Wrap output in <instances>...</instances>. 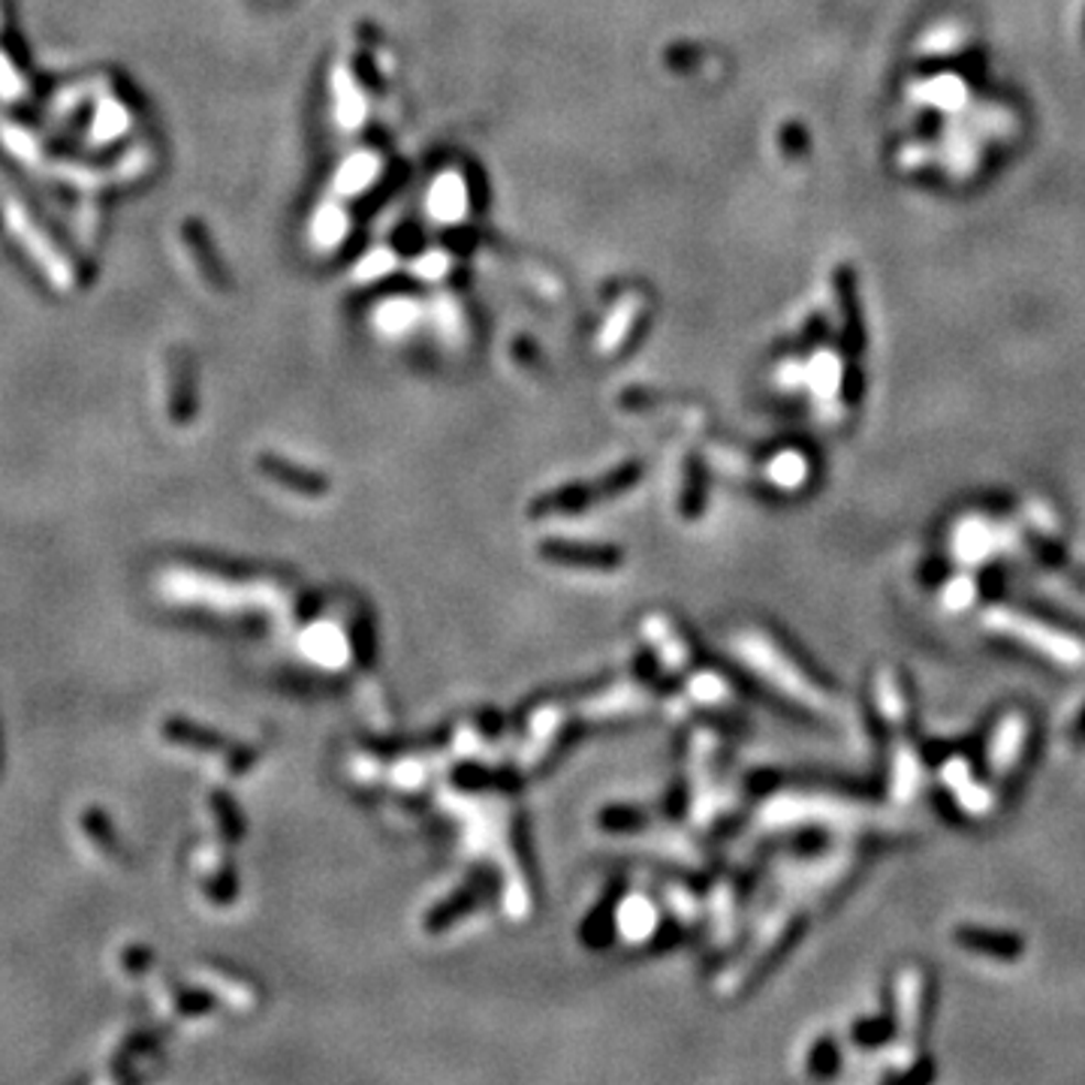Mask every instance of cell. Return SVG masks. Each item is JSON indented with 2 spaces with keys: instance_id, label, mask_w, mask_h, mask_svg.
Instances as JSON below:
<instances>
[{
  "instance_id": "6da1fadb",
  "label": "cell",
  "mask_w": 1085,
  "mask_h": 1085,
  "mask_svg": "<svg viewBox=\"0 0 1085 1085\" xmlns=\"http://www.w3.org/2000/svg\"><path fill=\"white\" fill-rule=\"evenodd\" d=\"M983 625L998 637L1034 651L1043 661L1055 663L1062 670H1083L1085 666V640H1079L1071 630L1055 628L1043 618L1019 612V609H1007V606H989L983 612Z\"/></svg>"
},
{
  "instance_id": "7a4b0ae2",
  "label": "cell",
  "mask_w": 1085,
  "mask_h": 1085,
  "mask_svg": "<svg viewBox=\"0 0 1085 1085\" xmlns=\"http://www.w3.org/2000/svg\"><path fill=\"white\" fill-rule=\"evenodd\" d=\"M745 663H751L757 673L763 675L769 685L781 691L784 697L812 708L817 715H833L835 697L823 685H817L812 675L802 670L800 663L790 658L772 637L766 633H745L739 640Z\"/></svg>"
},
{
  "instance_id": "3957f363",
  "label": "cell",
  "mask_w": 1085,
  "mask_h": 1085,
  "mask_svg": "<svg viewBox=\"0 0 1085 1085\" xmlns=\"http://www.w3.org/2000/svg\"><path fill=\"white\" fill-rule=\"evenodd\" d=\"M769 817L775 823H826V826H842V829H857V826H878L883 823V814H878L868 805L847 800H781L775 809H769Z\"/></svg>"
},
{
  "instance_id": "277c9868",
  "label": "cell",
  "mask_w": 1085,
  "mask_h": 1085,
  "mask_svg": "<svg viewBox=\"0 0 1085 1085\" xmlns=\"http://www.w3.org/2000/svg\"><path fill=\"white\" fill-rule=\"evenodd\" d=\"M1031 720L1026 712H1007L1005 718L992 727V736L986 742V766L992 778H1007L1019 766L1026 745H1029Z\"/></svg>"
},
{
  "instance_id": "5b68a950",
  "label": "cell",
  "mask_w": 1085,
  "mask_h": 1085,
  "mask_svg": "<svg viewBox=\"0 0 1085 1085\" xmlns=\"http://www.w3.org/2000/svg\"><path fill=\"white\" fill-rule=\"evenodd\" d=\"M941 775H944V784H947V790L953 793V800L959 802V809L965 814H972V817H986V814L995 809L992 790L983 788L980 781L974 778L972 766L965 763V760L953 757V760L941 769Z\"/></svg>"
},
{
  "instance_id": "8992f818",
  "label": "cell",
  "mask_w": 1085,
  "mask_h": 1085,
  "mask_svg": "<svg viewBox=\"0 0 1085 1085\" xmlns=\"http://www.w3.org/2000/svg\"><path fill=\"white\" fill-rule=\"evenodd\" d=\"M925 980L920 968H904L896 977V1026L902 1040H911L920 1031L923 1019Z\"/></svg>"
},
{
  "instance_id": "52a82bcc",
  "label": "cell",
  "mask_w": 1085,
  "mask_h": 1085,
  "mask_svg": "<svg viewBox=\"0 0 1085 1085\" xmlns=\"http://www.w3.org/2000/svg\"><path fill=\"white\" fill-rule=\"evenodd\" d=\"M1001 540L1005 534L998 531L995 525H986V522H965L959 531H953V555L965 564H980V561L992 558L995 552L1001 549Z\"/></svg>"
},
{
  "instance_id": "ba28073f",
  "label": "cell",
  "mask_w": 1085,
  "mask_h": 1085,
  "mask_svg": "<svg viewBox=\"0 0 1085 1085\" xmlns=\"http://www.w3.org/2000/svg\"><path fill=\"white\" fill-rule=\"evenodd\" d=\"M835 290H838V305H842V326H845V341L850 354L862 347V321H859V299H857V278L850 265H838L835 272Z\"/></svg>"
},
{
  "instance_id": "9c48e42d",
  "label": "cell",
  "mask_w": 1085,
  "mask_h": 1085,
  "mask_svg": "<svg viewBox=\"0 0 1085 1085\" xmlns=\"http://www.w3.org/2000/svg\"><path fill=\"white\" fill-rule=\"evenodd\" d=\"M923 778V763L911 745L899 742L892 751V772H890V793L896 802H908L920 788Z\"/></svg>"
},
{
  "instance_id": "30bf717a",
  "label": "cell",
  "mask_w": 1085,
  "mask_h": 1085,
  "mask_svg": "<svg viewBox=\"0 0 1085 1085\" xmlns=\"http://www.w3.org/2000/svg\"><path fill=\"white\" fill-rule=\"evenodd\" d=\"M875 694H878L880 715L887 718L890 727H902L908 720V699H904V687L899 682L896 670H880L875 679Z\"/></svg>"
},
{
  "instance_id": "8fae6325",
  "label": "cell",
  "mask_w": 1085,
  "mask_h": 1085,
  "mask_svg": "<svg viewBox=\"0 0 1085 1085\" xmlns=\"http://www.w3.org/2000/svg\"><path fill=\"white\" fill-rule=\"evenodd\" d=\"M552 552L549 558L564 561V564H592V567H609L616 561V552L609 549H588V546H564V543H552L546 546Z\"/></svg>"
},
{
  "instance_id": "7c38bea8",
  "label": "cell",
  "mask_w": 1085,
  "mask_h": 1085,
  "mask_svg": "<svg viewBox=\"0 0 1085 1085\" xmlns=\"http://www.w3.org/2000/svg\"><path fill=\"white\" fill-rule=\"evenodd\" d=\"M972 597H974L972 576H956V579L950 583V588H947V604L950 606L962 609V606H968V600H972Z\"/></svg>"
}]
</instances>
